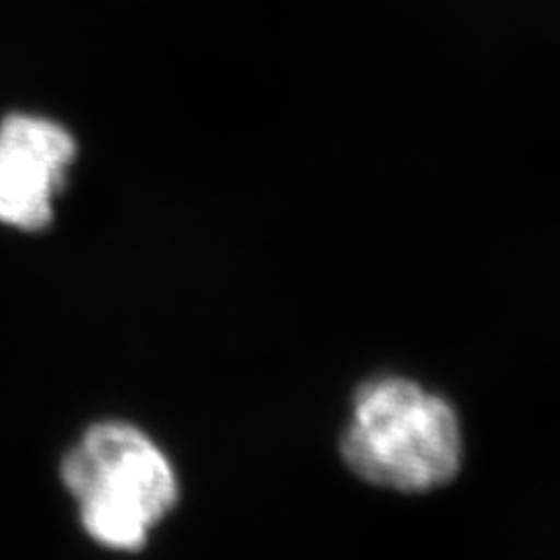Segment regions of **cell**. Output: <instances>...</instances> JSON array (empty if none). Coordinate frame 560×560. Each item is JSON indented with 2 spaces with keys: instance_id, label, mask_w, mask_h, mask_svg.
<instances>
[{
  "instance_id": "3957f363",
  "label": "cell",
  "mask_w": 560,
  "mask_h": 560,
  "mask_svg": "<svg viewBox=\"0 0 560 560\" xmlns=\"http://www.w3.org/2000/svg\"><path fill=\"white\" fill-rule=\"evenodd\" d=\"M75 154V138L55 119L20 113L0 121V224L45 230Z\"/></svg>"
},
{
  "instance_id": "7a4b0ae2",
  "label": "cell",
  "mask_w": 560,
  "mask_h": 560,
  "mask_svg": "<svg viewBox=\"0 0 560 560\" xmlns=\"http://www.w3.org/2000/svg\"><path fill=\"white\" fill-rule=\"evenodd\" d=\"M82 528L113 551H140L178 502L166 453L131 423L105 420L86 430L61 460Z\"/></svg>"
},
{
  "instance_id": "6da1fadb",
  "label": "cell",
  "mask_w": 560,
  "mask_h": 560,
  "mask_svg": "<svg viewBox=\"0 0 560 560\" xmlns=\"http://www.w3.org/2000/svg\"><path fill=\"white\" fill-rule=\"evenodd\" d=\"M341 458L366 483L428 493L451 483L463 467L460 420L444 397L416 381L370 378L353 395Z\"/></svg>"
}]
</instances>
